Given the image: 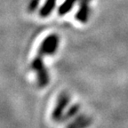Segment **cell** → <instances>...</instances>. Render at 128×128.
Returning <instances> with one entry per match:
<instances>
[{
  "label": "cell",
  "instance_id": "cell-1",
  "mask_svg": "<svg viewBox=\"0 0 128 128\" xmlns=\"http://www.w3.org/2000/svg\"><path fill=\"white\" fill-rule=\"evenodd\" d=\"M44 56L38 54L30 64V68L36 75V84L39 88H44L50 82V75L44 65Z\"/></svg>",
  "mask_w": 128,
  "mask_h": 128
},
{
  "label": "cell",
  "instance_id": "cell-2",
  "mask_svg": "<svg viewBox=\"0 0 128 128\" xmlns=\"http://www.w3.org/2000/svg\"><path fill=\"white\" fill-rule=\"evenodd\" d=\"M71 103L70 94L67 92H62L59 94L55 106L52 112V119L56 123H62L63 115L66 111L67 108Z\"/></svg>",
  "mask_w": 128,
  "mask_h": 128
},
{
  "label": "cell",
  "instance_id": "cell-3",
  "mask_svg": "<svg viewBox=\"0 0 128 128\" xmlns=\"http://www.w3.org/2000/svg\"><path fill=\"white\" fill-rule=\"evenodd\" d=\"M59 44H60V38L55 34L49 35L41 43L38 48V54H42L44 57L47 55H52L57 52Z\"/></svg>",
  "mask_w": 128,
  "mask_h": 128
},
{
  "label": "cell",
  "instance_id": "cell-4",
  "mask_svg": "<svg viewBox=\"0 0 128 128\" xmlns=\"http://www.w3.org/2000/svg\"><path fill=\"white\" fill-rule=\"evenodd\" d=\"M91 2L92 0H79V7L76 14V19L81 23L87 22L88 19L90 17Z\"/></svg>",
  "mask_w": 128,
  "mask_h": 128
},
{
  "label": "cell",
  "instance_id": "cell-5",
  "mask_svg": "<svg viewBox=\"0 0 128 128\" xmlns=\"http://www.w3.org/2000/svg\"><path fill=\"white\" fill-rule=\"evenodd\" d=\"M92 123V118L82 112L70 122L67 123L66 128H88Z\"/></svg>",
  "mask_w": 128,
  "mask_h": 128
},
{
  "label": "cell",
  "instance_id": "cell-6",
  "mask_svg": "<svg viewBox=\"0 0 128 128\" xmlns=\"http://www.w3.org/2000/svg\"><path fill=\"white\" fill-rule=\"evenodd\" d=\"M80 113H82V111H81V108H80L79 105L71 102L68 106L65 113H64L62 123L70 122L71 120H73L75 118H76Z\"/></svg>",
  "mask_w": 128,
  "mask_h": 128
},
{
  "label": "cell",
  "instance_id": "cell-7",
  "mask_svg": "<svg viewBox=\"0 0 128 128\" xmlns=\"http://www.w3.org/2000/svg\"><path fill=\"white\" fill-rule=\"evenodd\" d=\"M56 2H57V0H46L44 4L40 9V16L44 17V18L48 17L54 10V8L56 6Z\"/></svg>",
  "mask_w": 128,
  "mask_h": 128
},
{
  "label": "cell",
  "instance_id": "cell-8",
  "mask_svg": "<svg viewBox=\"0 0 128 128\" xmlns=\"http://www.w3.org/2000/svg\"><path fill=\"white\" fill-rule=\"evenodd\" d=\"M79 0H65L63 3L60 6L58 9V12L60 15H65L66 14H68L70 10H71L74 4L76 2H78Z\"/></svg>",
  "mask_w": 128,
  "mask_h": 128
},
{
  "label": "cell",
  "instance_id": "cell-9",
  "mask_svg": "<svg viewBox=\"0 0 128 128\" xmlns=\"http://www.w3.org/2000/svg\"><path fill=\"white\" fill-rule=\"evenodd\" d=\"M40 3V0H30L28 4V10L30 12H34L36 10Z\"/></svg>",
  "mask_w": 128,
  "mask_h": 128
}]
</instances>
